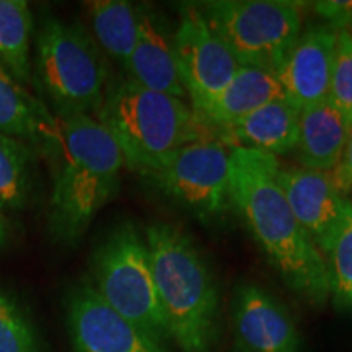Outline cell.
<instances>
[{"label": "cell", "mask_w": 352, "mask_h": 352, "mask_svg": "<svg viewBox=\"0 0 352 352\" xmlns=\"http://www.w3.org/2000/svg\"><path fill=\"white\" fill-rule=\"evenodd\" d=\"M85 8L100 50L124 70L138 43L140 6L127 0H94Z\"/></svg>", "instance_id": "19"}, {"label": "cell", "mask_w": 352, "mask_h": 352, "mask_svg": "<svg viewBox=\"0 0 352 352\" xmlns=\"http://www.w3.org/2000/svg\"><path fill=\"white\" fill-rule=\"evenodd\" d=\"M173 44L179 78L192 111L219 95L241 67L197 6L182 7Z\"/></svg>", "instance_id": "9"}, {"label": "cell", "mask_w": 352, "mask_h": 352, "mask_svg": "<svg viewBox=\"0 0 352 352\" xmlns=\"http://www.w3.org/2000/svg\"><path fill=\"white\" fill-rule=\"evenodd\" d=\"M239 352H241V351H239Z\"/></svg>", "instance_id": "28"}, {"label": "cell", "mask_w": 352, "mask_h": 352, "mask_svg": "<svg viewBox=\"0 0 352 352\" xmlns=\"http://www.w3.org/2000/svg\"><path fill=\"white\" fill-rule=\"evenodd\" d=\"M38 160L30 145L0 132V206L10 215L32 204Z\"/></svg>", "instance_id": "21"}, {"label": "cell", "mask_w": 352, "mask_h": 352, "mask_svg": "<svg viewBox=\"0 0 352 352\" xmlns=\"http://www.w3.org/2000/svg\"><path fill=\"white\" fill-rule=\"evenodd\" d=\"M175 28L157 7L142 3L139 12V36L122 76L148 90L188 98L176 65Z\"/></svg>", "instance_id": "14"}, {"label": "cell", "mask_w": 352, "mask_h": 352, "mask_svg": "<svg viewBox=\"0 0 352 352\" xmlns=\"http://www.w3.org/2000/svg\"><path fill=\"white\" fill-rule=\"evenodd\" d=\"M311 10L336 32L352 33V0H320L311 3Z\"/></svg>", "instance_id": "25"}, {"label": "cell", "mask_w": 352, "mask_h": 352, "mask_svg": "<svg viewBox=\"0 0 352 352\" xmlns=\"http://www.w3.org/2000/svg\"><path fill=\"white\" fill-rule=\"evenodd\" d=\"M276 178L290 209L323 254L344 217L347 199L334 188L329 173L277 164Z\"/></svg>", "instance_id": "11"}, {"label": "cell", "mask_w": 352, "mask_h": 352, "mask_svg": "<svg viewBox=\"0 0 352 352\" xmlns=\"http://www.w3.org/2000/svg\"><path fill=\"white\" fill-rule=\"evenodd\" d=\"M16 230L19 227L15 220L0 206V252H6L13 245V241L16 240Z\"/></svg>", "instance_id": "27"}, {"label": "cell", "mask_w": 352, "mask_h": 352, "mask_svg": "<svg viewBox=\"0 0 352 352\" xmlns=\"http://www.w3.org/2000/svg\"><path fill=\"white\" fill-rule=\"evenodd\" d=\"M39 158L51 178L47 236L60 248H76L100 210L120 192L124 157L94 116L70 114L54 116Z\"/></svg>", "instance_id": "1"}, {"label": "cell", "mask_w": 352, "mask_h": 352, "mask_svg": "<svg viewBox=\"0 0 352 352\" xmlns=\"http://www.w3.org/2000/svg\"><path fill=\"white\" fill-rule=\"evenodd\" d=\"M327 261L329 300L341 314H352V202L347 201L344 217L336 235L323 253Z\"/></svg>", "instance_id": "22"}, {"label": "cell", "mask_w": 352, "mask_h": 352, "mask_svg": "<svg viewBox=\"0 0 352 352\" xmlns=\"http://www.w3.org/2000/svg\"><path fill=\"white\" fill-rule=\"evenodd\" d=\"M0 352H46L30 310L15 294L0 285Z\"/></svg>", "instance_id": "23"}, {"label": "cell", "mask_w": 352, "mask_h": 352, "mask_svg": "<svg viewBox=\"0 0 352 352\" xmlns=\"http://www.w3.org/2000/svg\"><path fill=\"white\" fill-rule=\"evenodd\" d=\"M54 116L43 101L0 65V132L19 139L39 155Z\"/></svg>", "instance_id": "18"}, {"label": "cell", "mask_w": 352, "mask_h": 352, "mask_svg": "<svg viewBox=\"0 0 352 352\" xmlns=\"http://www.w3.org/2000/svg\"><path fill=\"white\" fill-rule=\"evenodd\" d=\"M328 100L352 124V33L338 32Z\"/></svg>", "instance_id": "24"}, {"label": "cell", "mask_w": 352, "mask_h": 352, "mask_svg": "<svg viewBox=\"0 0 352 352\" xmlns=\"http://www.w3.org/2000/svg\"><path fill=\"white\" fill-rule=\"evenodd\" d=\"M64 308L74 352H170L114 311L88 277L70 285Z\"/></svg>", "instance_id": "10"}, {"label": "cell", "mask_w": 352, "mask_h": 352, "mask_svg": "<svg viewBox=\"0 0 352 352\" xmlns=\"http://www.w3.org/2000/svg\"><path fill=\"white\" fill-rule=\"evenodd\" d=\"M36 96L52 116H94L109 78L107 56L80 21L44 16L33 39Z\"/></svg>", "instance_id": "5"}, {"label": "cell", "mask_w": 352, "mask_h": 352, "mask_svg": "<svg viewBox=\"0 0 352 352\" xmlns=\"http://www.w3.org/2000/svg\"><path fill=\"white\" fill-rule=\"evenodd\" d=\"M298 120L300 108L287 98H277L230 124L214 129L210 139L227 148H250L274 157L285 155L294 152L297 145Z\"/></svg>", "instance_id": "15"}, {"label": "cell", "mask_w": 352, "mask_h": 352, "mask_svg": "<svg viewBox=\"0 0 352 352\" xmlns=\"http://www.w3.org/2000/svg\"><path fill=\"white\" fill-rule=\"evenodd\" d=\"M233 328L241 352H302L300 333L287 308L258 284L235 290Z\"/></svg>", "instance_id": "12"}, {"label": "cell", "mask_w": 352, "mask_h": 352, "mask_svg": "<svg viewBox=\"0 0 352 352\" xmlns=\"http://www.w3.org/2000/svg\"><path fill=\"white\" fill-rule=\"evenodd\" d=\"M277 98H285V94L276 74L241 65L230 83L195 114L210 139L214 129L230 124Z\"/></svg>", "instance_id": "17"}, {"label": "cell", "mask_w": 352, "mask_h": 352, "mask_svg": "<svg viewBox=\"0 0 352 352\" xmlns=\"http://www.w3.org/2000/svg\"><path fill=\"white\" fill-rule=\"evenodd\" d=\"M336 41L338 32L331 26H307L277 70L285 98L297 108L303 109L328 100Z\"/></svg>", "instance_id": "13"}, {"label": "cell", "mask_w": 352, "mask_h": 352, "mask_svg": "<svg viewBox=\"0 0 352 352\" xmlns=\"http://www.w3.org/2000/svg\"><path fill=\"white\" fill-rule=\"evenodd\" d=\"M95 120L118 144L127 168L142 178L176 148L209 139L191 104L124 76L109 80Z\"/></svg>", "instance_id": "4"}, {"label": "cell", "mask_w": 352, "mask_h": 352, "mask_svg": "<svg viewBox=\"0 0 352 352\" xmlns=\"http://www.w3.org/2000/svg\"><path fill=\"white\" fill-rule=\"evenodd\" d=\"M197 7L240 65L272 74L284 64L303 30L300 2L212 0Z\"/></svg>", "instance_id": "7"}, {"label": "cell", "mask_w": 352, "mask_h": 352, "mask_svg": "<svg viewBox=\"0 0 352 352\" xmlns=\"http://www.w3.org/2000/svg\"><path fill=\"white\" fill-rule=\"evenodd\" d=\"M88 280L122 318L162 346L170 341L147 241L134 222L118 223L100 240L91 253Z\"/></svg>", "instance_id": "6"}, {"label": "cell", "mask_w": 352, "mask_h": 352, "mask_svg": "<svg viewBox=\"0 0 352 352\" xmlns=\"http://www.w3.org/2000/svg\"><path fill=\"white\" fill-rule=\"evenodd\" d=\"M33 12L25 0H0V65L28 88L33 80Z\"/></svg>", "instance_id": "20"}, {"label": "cell", "mask_w": 352, "mask_h": 352, "mask_svg": "<svg viewBox=\"0 0 352 352\" xmlns=\"http://www.w3.org/2000/svg\"><path fill=\"white\" fill-rule=\"evenodd\" d=\"M144 236L170 341L182 352H210L219 338L220 294L208 259L176 223L153 222Z\"/></svg>", "instance_id": "3"}, {"label": "cell", "mask_w": 352, "mask_h": 352, "mask_svg": "<svg viewBox=\"0 0 352 352\" xmlns=\"http://www.w3.org/2000/svg\"><path fill=\"white\" fill-rule=\"evenodd\" d=\"M270 153L230 148V201L274 271L314 307L329 300L327 261L290 209Z\"/></svg>", "instance_id": "2"}, {"label": "cell", "mask_w": 352, "mask_h": 352, "mask_svg": "<svg viewBox=\"0 0 352 352\" xmlns=\"http://www.w3.org/2000/svg\"><path fill=\"white\" fill-rule=\"evenodd\" d=\"M352 124L329 100L300 109L298 138L294 148L307 170L331 173L340 164Z\"/></svg>", "instance_id": "16"}, {"label": "cell", "mask_w": 352, "mask_h": 352, "mask_svg": "<svg viewBox=\"0 0 352 352\" xmlns=\"http://www.w3.org/2000/svg\"><path fill=\"white\" fill-rule=\"evenodd\" d=\"M144 179L202 220L219 219L232 209L230 148L217 140H195L176 148Z\"/></svg>", "instance_id": "8"}, {"label": "cell", "mask_w": 352, "mask_h": 352, "mask_svg": "<svg viewBox=\"0 0 352 352\" xmlns=\"http://www.w3.org/2000/svg\"><path fill=\"white\" fill-rule=\"evenodd\" d=\"M329 176H331L334 188L338 189L341 196L346 197V195L352 191V131L340 164L329 173Z\"/></svg>", "instance_id": "26"}]
</instances>
